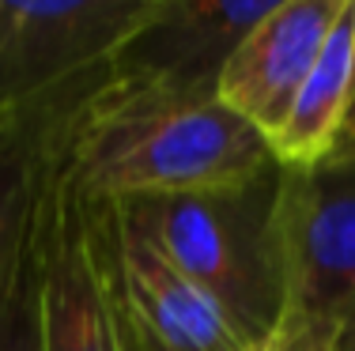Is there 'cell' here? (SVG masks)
<instances>
[{
	"label": "cell",
	"instance_id": "8fae6325",
	"mask_svg": "<svg viewBox=\"0 0 355 351\" xmlns=\"http://www.w3.org/2000/svg\"><path fill=\"white\" fill-rule=\"evenodd\" d=\"M69 114H64V121H69ZM64 121L57 129L53 144H49L38 197L19 231V242L12 246L4 269H0V351H46L42 348V257H46L49 193H53L57 147H61Z\"/></svg>",
	"mask_w": 355,
	"mask_h": 351
},
{
	"label": "cell",
	"instance_id": "30bf717a",
	"mask_svg": "<svg viewBox=\"0 0 355 351\" xmlns=\"http://www.w3.org/2000/svg\"><path fill=\"white\" fill-rule=\"evenodd\" d=\"M103 76L72 87L69 95L53 98L49 106L0 117V269H4L8 253H12V246L19 242V231L31 215V204H35V197H38L42 170H46L49 144H53L64 114H69Z\"/></svg>",
	"mask_w": 355,
	"mask_h": 351
},
{
	"label": "cell",
	"instance_id": "7c38bea8",
	"mask_svg": "<svg viewBox=\"0 0 355 351\" xmlns=\"http://www.w3.org/2000/svg\"><path fill=\"white\" fill-rule=\"evenodd\" d=\"M340 321H310V317H287L272 336L246 351H336Z\"/></svg>",
	"mask_w": 355,
	"mask_h": 351
},
{
	"label": "cell",
	"instance_id": "8992f818",
	"mask_svg": "<svg viewBox=\"0 0 355 351\" xmlns=\"http://www.w3.org/2000/svg\"><path fill=\"white\" fill-rule=\"evenodd\" d=\"M287 0H159L140 35L114 57L110 80L216 91L239 42Z\"/></svg>",
	"mask_w": 355,
	"mask_h": 351
},
{
	"label": "cell",
	"instance_id": "ba28073f",
	"mask_svg": "<svg viewBox=\"0 0 355 351\" xmlns=\"http://www.w3.org/2000/svg\"><path fill=\"white\" fill-rule=\"evenodd\" d=\"M117 280L137 351H246L231 321L117 204Z\"/></svg>",
	"mask_w": 355,
	"mask_h": 351
},
{
	"label": "cell",
	"instance_id": "5b68a950",
	"mask_svg": "<svg viewBox=\"0 0 355 351\" xmlns=\"http://www.w3.org/2000/svg\"><path fill=\"white\" fill-rule=\"evenodd\" d=\"M276 231L287 317L344 321L355 310V152L280 166Z\"/></svg>",
	"mask_w": 355,
	"mask_h": 351
},
{
	"label": "cell",
	"instance_id": "7a4b0ae2",
	"mask_svg": "<svg viewBox=\"0 0 355 351\" xmlns=\"http://www.w3.org/2000/svg\"><path fill=\"white\" fill-rule=\"evenodd\" d=\"M276 197L280 163L231 186L117 204L174 269H182L253 344H261L287 317Z\"/></svg>",
	"mask_w": 355,
	"mask_h": 351
},
{
	"label": "cell",
	"instance_id": "9c48e42d",
	"mask_svg": "<svg viewBox=\"0 0 355 351\" xmlns=\"http://www.w3.org/2000/svg\"><path fill=\"white\" fill-rule=\"evenodd\" d=\"M348 80H352V8L340 27L329 35L310 76L302 80L284 125L272 132V155L280 166H310L333 155L336 136L348 110Z\"/></svg>",
	"mask_w": 355,
	"mask_h": 351
},
{
	"label": "cell",
	"instance_id": "277c9868",
	"mask_svg": "<svg viewBox=\"0 0 355 351\" xmlns=\"http://www.w3.org/2000/svg\"><path fill=\"white\" fill-rule=\"evenodd\" d=\"M159 0H0V117L110 72Z\"/></svg>",
	"mask_w": 355,
	"mask_h": 351
},
{
	"label": "cell",
	"instance_id": "5bb4252c",
	"mask_svg": "<svg viewBox=\"0 0 355 351\" xmlns=\"http://www.w3.org/2000/svg\"><path fill=\"white\" fill-rule=\"evenodd\" d=\"M336 351H355V310L340 321V340H336Z\"/></svg>",
	"mask_w": 355,
	"mask_h": 351
},
{
	"label": "cell",
	"instance_id": "6da1fadb",
	"mask_svg": "<svg viewBox=\"0 0 355 351\" xmlns=\"http://www.w3.org/2000/svg\"><path fill=\"white\" fill-rule=\"evenodd\" d=\"M69 166L83 193L137 200L246 181L276 155L216 91L121 83L106 72L72 110Z\"/></svg>",
	"mask_w": 355,
	"mask_h": 351
},
{
	"label": "cell",
	"instance_id": "52a82bcc",
	"mask_svg": "<svg viewBox=\"0 0 355 351\" xmlns=\"http://www.w3.org/2000/svg\"><path fill=\"white\" fill-rule=\"evenodd\" d=\"M348 8L352 0H287L223 61L216 80L219 102L272 140Z\"/></svg>",
	"mask_w": 355,
	"mask_h": 351
},
{
	"label": "cell",
	"instance_id": "4fadbf2b",
	"mask_svg": "<svg viewBox=\"0 0 355 351\" xmlns=\"http://www.w3.org/2000/svg\"><path fill=\"white\" fill-rule=\"evenodd\" d=\"M355 152V0H352V80H348V110H344V125L336 136L333 155Z\"/></svg>",
	"mask_w": 355,
	"mask_h": 351
},
{
	"label": "cell",
	"instance_id": "3957f363",
	"mask_svg": "<svg viewBox=\"0 0 355 351\" xmlns=\"http://www.w3.org/2000/svg\"><path fill=\"white\" fill-rule=\"evenodd\" d=\"M69 121H64L61 147H57L46 219L42 348L137 351V336H132L121 298V280H117V200L91 197L80 189L69 166Z\"/></svg>",
	"mask_w": 355,
	"mask_h": 351
}]
</instances>
